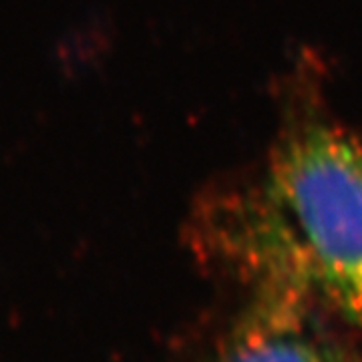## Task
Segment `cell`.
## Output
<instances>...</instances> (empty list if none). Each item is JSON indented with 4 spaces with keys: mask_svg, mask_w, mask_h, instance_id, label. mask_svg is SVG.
Wrapping results in <instances>:
<instances>
[{
    "mask_svg": "<svg viewBox=\"0 0 362 362\" xmlns=\"http://www.w3.org/2000/svg\"><path fill=\"white\" fill-rule=\"evenodd\" d=\"M199 228L252 292H286L362 328V133L312 123L274 149L258 192Z\"/></svg>",
    "mask_w": 362,
    "mask_h": 362,
    "instance_id": "1",
    "label": "cell"
},
{
    "mask_svg": "<svg viewBox=\"0 0 362 362\" xmlns=\"http://www.w3.org/2000/svg\"><path fill=\"white\" fill-rule=\"evenodd\" d=\"M211 362H356L316 314L286 292H252Z\"/></svg>",
    "mask_w": 362,
    "mask_h": 362,
    "instance_id": "2",
    "label": "cell"
}]
</instances>
